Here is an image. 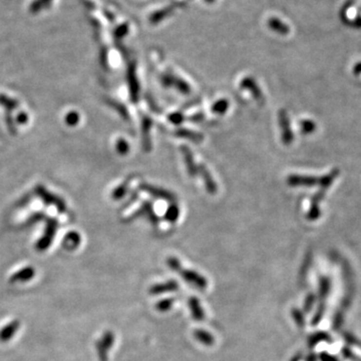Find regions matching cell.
<instances>
[{"mask_svg": "<svg viewBox=\"0 0 361 361\" xmlns=\"http://www.w3.org/2000/svg\"><path fill=\"white\" fill-rule=\"evenodd\" d=\"M330 288H331L330 280L326 277H321L319 280V294L318 295H319V298L322 300V302H324L323 300L327 298L328 294L330 293Z\"/></svg>", "mask_w": 361, "mask_h": 361, "instance_id": "obj_8", "label": "cell"}, {"mask_svg": "<svg viewBox=\"0 0 361 361\" xmlns=\"http://www.w3.org/2000/svg\"><path fill=\"white\" fill-rule=\"evenodd\" d=\"M168 263V266L173 270V271H180L181 270V263L180 261L177 259V258H174V257H171L168 259L167 261Z\"/></svg>", "mask_w": 361, "mask_h": 361, "instance_id": "obj_17", "label": "cell"}, {"mask_svg": "<svg viewBox=\"0 0 361 361\" xmlns=\"http://www.w3.org/2000/svg\"><path fill=\"white\" fill-rule=\"evenodd\" d=\"M179 274L181 275V277L186 282H188L189 284L194 285L195 287H197L200 290H204V289L207 288V286H208L207 279H206L203 276V275L199 274L198 272H196L194 270H189V269L182 270L181 269L179 271Z\"/></svg>", "mask_w": 361, "mask_h": 361, "instance_id": "obj_2", "label": "cell"}, {"mask_svg": "<svg viewBox=\"0 0 361 361\" xmlns=\"http://www.w3.org/2000/svg\"><path fill=\"white\" fill-rule=\"evenodd\" d=\"M343 321V317L341 314H337L334 318V328H339Z\"/></svg>", "mask_w": 361, "mask_h": 361, "instance_id": "obj_21", "label": "cell"}, {"mask_svg": "<svg viewBox=\"0 0 361 361\" xmlns=\"http://www.w3.org/2000/svg\"><path fill=\"white\" fill-rule=\"evenodd\" d=\"M179 289V284L175 280H169L164 283H159L151 287L150 293L152 295H159L163 293H168V292H174Z\"/></svg>", "mask_w": 361, "mask_h": 361, "instance_id": "obj_4", "label": "cell"}, {"mask_svg": "<svg viewBox=\"0 0 361 361\" xmlns=\"http://www.w3.org/2000/svg\"><path fill=\"white\" fill-rule=\"evenodd\" d=\"M114 343V334L112 331H106L100 339L95 342V348L99 361H108V354Z\"/></svg>", "mask_w": 361, "mask_h": 361, "instance_id": "obj_1", "label": "cell"}, {"mask_svg": "<svg viewBox=\"0 0 361 361\" xmlns=\"http://www.w3.org/2000/svg\"><path fill=\"white\" fill-rule=\"evenodd\" d=\"M330 336L325 333V332H317L313 335H311L310 337H309L308 339V344H309V347H315L319 342H322V341H330Z\"/></svg>", "mask_w": 361, "mask_h": 361, "instance_id": "obj_10", "label": "cell"}, {"mask_svg": "<svg viewBox=\"0 0 361 361\" xmlns=\"http://www.w3.org/2000/svg\"><path fill=\"white\" fill-rule=\"evenodd\" d=\"M268 25L272 30L276 31L277 33H280V34H287L289 31V27L284 22H282L281 20L277 19H269Z\"/></svg>", "mask_w": 361, "mask_h": 361, "instance_id": "obj_9", "label": "cell"}, {"mask_svg": "<svg viewBox=\"0 0 361 361\" xmlns=\"http://www.w3.org/2000/svg\"><path fill=\"white\" fill-rule=\"evenodd\" d=\"M342 354H343V356H344V357H346V358H348V359H353V360H359L353 353H352V351L348 348V347H344V348H343L342 349Z\"/></svg>", "mask_w": 361, "mask_h": 361, "instance_id": "obj_20", "label": "cell"}, {"mask_svg": "<svg viewBox=\"0 0 361 361\" xmlns=\"http://www.w3.org/2000/svg\"><path fill=\"white\" fill-rule=\"evenodd\" d=\"M306 361H317V356L313 353L309 354L307 357H306Z\"/></svg>", "mask_w": 361, "mask_h": 361, "instance_id": "obj_23", "label": "cell"}, {"mask_svg": "<svg viewBox=\"0 0 361 361\" xmlns=\"http://www.w3.org/2000/svg\"><path fill=\"white\" fill-rule=\"evenodd\" d=\"M353 73H354L355 75H360V74H361V62H358V63L354 66V68H353Z\"/></svg>", "mask_w": 361, "mask_h": 361, "instance_id": "obj_22", "label": "cell"}, {"mask_svg": "<svg viewBox=\"0 0 361 361\" xmlns=\"http://www.w3.org/2000/svg\"><path fill=\"white\" fill-rule=\"evenodd\" d=\"M36 276V270H34L32 267H25L20 269L19 271H17L13 273L10 278L9 282L10 283H25L34 278Z\"/></svg>", "mask_w": 361, "mask_h": 361, "instance_id": "obj_3", "label": "cell"}, {"mask_svg": "<svg viewBox=\"0 0 361 361\" xmlns=\"http://www.w3.org/2000/svg\"><path fill=\"white\" fill-rule=\"evenodd\" d=\"M194 337L206 346H212L215 343L214 336L210 332L203 329H196L194 331Z\"/></svg>", "mask_w": 361, "mask_h": 361, "instance_id": "obj_7", "label": "cell"}, {"mask_svg": "<svg viewBox=\"0 0 361 361\" xmlns=\"http://www.w3.org/2000/svg\"><path fill=\"white\" fill-rule=\"evenodd\" d=\"M324 313H325V303L324 302H320V304L318 305V307L316 309V312L314 313V315L312 317L311 324L312 325L319 324V322L321 321V319L324 316Z\"/></svg>", "mask_w": 361, "mask_h": 361, "instance_id": "obj_13", "label": "cell"}, {"mask_svg": "<svg viewBox=\"0 0 361 361\" xmlns=\"http://www.w3.org/2000/svg\"><path fill=\"white\" fill-rule=\"evenodd\" d=\"M302 128H303V132L311 133L315 130V125L312 122H305L302 124Z\"/></svg>", "mask_w": 361, "mask_h": 361, "instance_id": "obj_19", "label": "cell"}, {"mask_svg": "<svg viewBox=\"0 0 361 361\" xmlns=\"http://www.w3.org/2000/svg\"><path fill=\"white\" fill-rule=\"evenodd\" d=\"M189 308H190L191 315L196 321H202L205 318V311L200 303V300L193 296L189 299Z\"/></svg>", "mask_w": 361, "mask_h": 361, "instance_id": "obj_6", "label": "cell"}, {"mask_svg": "<svg viewBox=\"0 0 361 361\" xmlns=\"http://www.w3.org/2000/svg\"><path fill=\"white\" fill-rule=\"evenodd\" d=\"M291 183L298 186H314L318 183V180L313 177H293Z\"/></svg>", "mask_w": 361, "mask_h": 361, "instance_id": "obj_11", "label": "cell"}, {"mask_svg": "<svg viewBox=\"0 0 361 361\" xmlns=\"http://www.w3.org/2000/svg\"><path fill=\"white\" fill-rule=\"evenodd\" d=\"M316 301V296L314 294H309L304 301V311L309 312L311 311V309L313 308L314 304Z\"/></svg>", "mask_w": 361, "mask_h": 361, "instance_id": "obj_16", "label": "cell"}, {"mask_svg": "<svg viewBox=\"0 0 361 361\" xmlns=\"http://www.w3.org/2000/svg\"><path fill=\"white\" fill-rule=\"evenodd\" d=\"M292 317H293L295 323L299 326V327H303V326L305 325L304 314H303L302 311L299 310V309L294 308L293 310H292Z\"/></svg>", "mask_w": 361, "mask_h": 361, "instance_id": "obj_14", "label": "cell"}, {"mask_svg": "<svg viewBox=\"0 0 361 361\" xmlns=\"http://www.w3.org/2000/svg\"><path fill=\"white\" fill-rule=\"evenodd\" d=\"M174 302H175L174 298H166V299L160 300L156 304V309L160 312H167L171 307H173Z\"/></svg>", "mask_w": 361, "mask_h": 361, "instance_id": "obj_12", "label": "cell"}, {"mask_svg": "<svg viewBox=\"0 0 361 361\" xmlns=\"http://www.w3.org/2000/svg\"><path fill=\"white\" fill-rule=\"evenodd\" d=\"M205 1L208 2V3H213V2H215V0H205Z\"/></svg>", "mask_w": 361, "mask_h": 361, "instance_id": "obj_24", "label": "cell"}, {"mask_svg": "<svg viewBox=\"0 0 361 361\" xmlns=\"http://www.w3.org/2000/svg\"><path fill=\"white\" fill-rule=\"evenodd\" d=\"M20 327L19 320H13L0 329V342L9 341Z\"/></svg>", "mask_w": 361, "mask_h": 361, "instance_id": "obj_5", "label": "cell"}, {"mask_svg": "<svg viewBox=\"0 0 361 361\" xmlns=\"http://www.w3.org/2000/svg\"><path fill=\"white\" fill-rule=\"evenodd\" d=\"M319 359L321 361H338V359L335 356H333V355H331L327 352H321L320 355H319Z\"/></svg>", "mask_w": 361, "mask_h": 361, "instance_id": "obj_18", "label": "cell"}, {"mask_svg": "<svg viewBox=\"0 0 361 361\" xmlns=\"http://www.w3.org/2000/svg\"><path fill=\"white\" fill-rule=\"evenodd\" d=\"M50 1H51V0H36V1H34V2L31 4V6H30V10H31V12H33V13L38 12V11H40L44 6H46L47 4H49Z\"/></svg>", "mask_w": 361, "mask_h": 361, "instance_id": "obj_15", "label": "cell"}]
</instances>
